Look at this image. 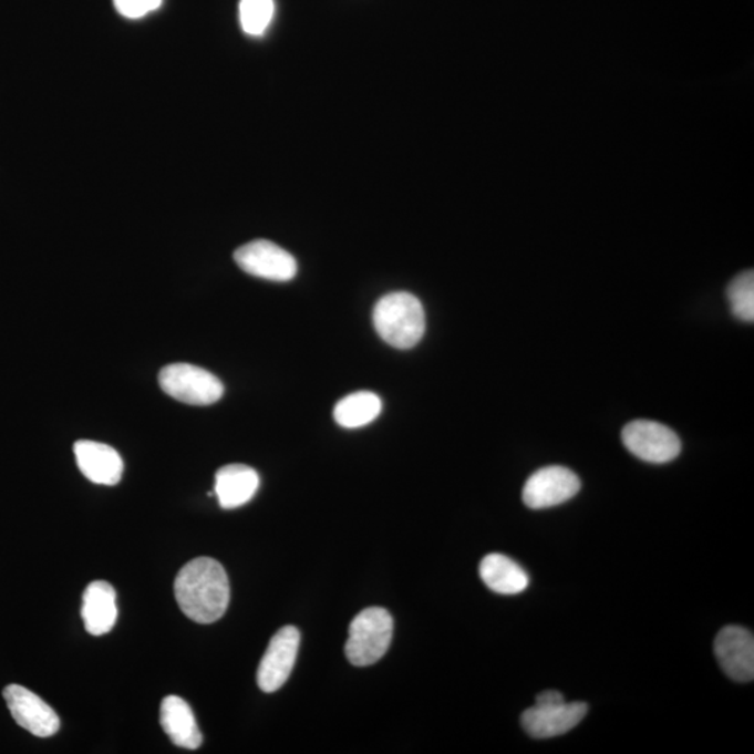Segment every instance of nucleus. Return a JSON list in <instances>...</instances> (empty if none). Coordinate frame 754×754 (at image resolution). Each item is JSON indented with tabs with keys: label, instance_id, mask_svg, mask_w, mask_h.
<instances>
[{
	"label": "nucleus",
	"instance_id": "obj_17",
	"mask_svg": "<svg viewBox=\"0 0 754 754\" xmlns=\"http://www.w3.org/2000/svg\"><path fill=\"white\" fill-rule=\"evenodd\" d=\"M382 400L372 392H357L342 399L334 406L337 424L357 430L371 424L382 413Z\"/></svg>",
	"mask_w": 754,
	"mask_h": 754
},
{
	"label": "nucleus",
	"instance_id": "obj_11",
	"mask_svg": "<svg viewBox=\"0 0 754 754\" xmlns=\"http://www.w3.org/2000/svg\"><path fill=\"white\" fill-rule=\"evenodd\" d=\"M586 703H561L558 705H534L524 711L521 725L529 736L538 740L568 734L576 729L587 715Z\"/></svg>",
	"mask_w": 754,
	"mask_h": 754
},
{
	"label": "nucleus",
	"instance_id": "obj_15",
	"mask_svg": "<svg viewBox=\"0 0 754 754\" xmlns=\"http://www.w3.org/2000/svg\"><path fill=\"white\" fill-rule=\"evenodd\" d=\"M159 722H162L165 734L169 736L174 745L189 748V751L200 747L202 732L197 726L194 711L184 699L178 696L165 698L162 703Z\"/></svg>",
	"mask_w": 754,
	"mask_h": 754
},
{
	"label": "nucleus",
	"instance_id": "obj_8",
	"mask_svg": "<svg viewBox=\"0 0 754 754\" xmlns=\"http://www.w3.org/2000/svg\"><path fill=\"white\" fill-rule=\"evenodd\" d=\"M299 644L301 634L296 626H285L272 636L258 670V684L265 693L277 692L291 676Z\"/></svg>",
	"mask_w": 754,
	"mask_h": 754
},
{
	"label": "nucleus",
	"instance_id": "obj_18",
	"mask_svg": "<svg viewBox=\"0 0 754 754\" xmlns=\"http://www.w3.org/2000/svg\"><path fill=\"white\" fill-rule=\"evenodd\" d=\"M726 297L732 313L742 322L752 323L754 320V275L753 270L742 272L731 281Z\"/></svg>",
	"mask_w": 754,
	"mask_h": 754
},
{
	"label": "nucleus",
	"instance_id": "obj_13",
	"mask_svg": "<svg viewBox=\"0 0 754 754\" xmlns=\"http://www.w3.org/2000/svg\"><path fill=\"white\" fill-rule=\"evenodd\" d=\"M259 485V474L254 468L229 464L217 471L214 494L223 509L233 510L254 499Z\"/></svg>",
	"mask_w": 754,
	"mask_h": 754
},
{
	"label": "nucleus",
	"instance_id": "obj_19",
	"mask_svg": "<svg viewBox=\"0 0 754 754\" xmlns=\"http://www.w3.org/2000/svg\"><path fill=\"white\" fill-rule=\"evenodd\" d=\"M275 16L272 0H240L239 19L246 34L261 35Z\"/></svg>",
	"mask_w": 754,
	"mask_h": 754
},
{
	"label": "nucleus",
	"instance_id": "obj_16",
	"mask_svg": "<svg viewBox=\"0 0 754 754\" xmlns=\"http://www.w3.org/2000/svg\"><path fill=\"white\" fill-rule=\"evenodd\" d=\"M479 576L489 590L515 596L527 590L529 579L527 571L505 555L490 554L479 565Z\"/></svg>",
	"mask_w": 754,
	"mask_h": 754
},
{
	"label": "nucleus",
	"instance_id": "obj_7",
	"mask_svg": "<svg viewBox=\"0 0 754 754\" xmlns=\"http://www.w3.org/2000/svg\"><path fill=\"white\" fill-rule=\"evenodd\" d=\"M580 488V478L574 471L560 465H550L538 469L527 479L523 489V502L529 509H549L570 500L579 494Z\"/></svg>",
	"mask_w": 754,
	"mask_h": 754
},
{
	"label": "nucleus",
	"instance_id": "obj_12",
	"mask_svg": "<svg viewBox=\"0 0 754 754\" xmlns=\"http://www.w3.org/2000/svg\"><path fill=\"white\" fill-rule=\"evenodd\" d=\"M74 454L85 478L97 485L114 486L121 483L123 462L114 447L93 441L74 443Z\"/></svg>",
	"mask_w": 754,
	"mask_h": 754
},
{
	"label": "nucleus",
	"instance_id": "obj_10",
	"mask_svg": "<svg viewBox=\"0 0 754 754\" xmlns=\"http://www.w3.org/2000/svg\"><path fill=\"white\" fill-rule=\"evenodd\" d=\"M714 652L722 670L736 682H751L754 678V639L741 626H726L716 636Z\"/></svg>",
	"mask_w": 754,
	"mask_h": 754
},
{
	"label": "nucleus",
	"instance_id": "obj_5",
	"mask_svg": "<svg viewBox=\"0 0 754 754\" xmlns=\"http://www.w3.org/2000/svg\"><path fill=\"white\" fill-rule=\"evenodd\" d=\"M623 445L633 456L652 464L672 462L682 451L681 438L660 422L639 420L622 431Z\"/></svg>",
	"mask_w": 754,
	"mask_h": 754
},
{
	"label": "nucleus",
	"instance_id": "obj_20",
	"mask_svg": "<svg viewBox=\"0 0 754 754\" xmlns=\"http://www.w3.org/2000/svg\"><path fill=\"white\" fill-rule=\"evenodd\" d=\"M114 2L117 12L125 18L138 19L162 7L163 0H114Z\"/></svg>",
	"mask_w": 754,
	"mask_h": 754
},
{
	"label": "nucleus",
	"instance_id": "obj_3",
	"mask_svg": "<svg viewBox=\"0 0 754 754\" xmlns=\"http://www.w3.org/2000/svg\"><path fill=\"white\" fill-rule=\"evenodd\" d=\"M394 622L384 608H368L350 624L345 655L352 665L369 667L386 654L392 643Z\"/></svg>",
	"mask_w": 754,
	"mask_h": 754
},
{
	"label": "nucleus",
	"instance_id": "obj_4",
	"mask_svg": "<svg viewBox=\"0 0 754 754\" xmlns=\"http://www.w3.org/2000/svg\"><path fill=\"white\" fill-rule=\"evenodd\" d=\"M159 386L180 403L211 405L221 400L224 384L216 374L189 363H173L159 372Z\"/></svg>",
	"mask_w": 754,
	"mask_h": 754
},
{
	"label": "nucleus",
	"instance_id": "obj_21",
	"mask_svg": "<svg viewBox=\"0 0 754 754\" xmlns=\"http://www.w3.org/2000/svg\"><path fill=\"white\" fill-rule=\"evenodd\" d=\"M561 703H565L564 694L556 692V690H548V692L539 694V696L536 699V705H544V707H548V705H558Z\"/></svg>",
	"mask_w": 754,
	"mask_h": 754
},
{
	"label": "nucleus",
	"instance_id": "obj_9",
	"mask_svg": "<svg viewBox=\"0 0 754 754\" xmlns=\"http://www.w3.org/2000/svg\"><path fill=\"white\" fill-rule=\"evenodd\" d=\"M10 714L21 729L39 737L55 735L61 729V721L55 710L31 690L20 684H9L3 690Z\"/></svg>",
	"mask_w": 754,
	"mask_h": 754
},
{
	"label": "nucleus",
	"instance_id": "obj_2",
	"mask_svg": "<svg viewBox=\"0 0 754 754\" xmlns=\"http://www.w3.org/2000/svg\"><path fill=\"white\" fill-rule=\"evenodd\" d=\"M373 324L389 345L399 350L413 349L425 334V310L410 292H392L383 297L373 310Z\"/></svg>",
	"mask_w": 754,
	"mask_h": 754
},
{
	"label": "nucleus",
	"instance_id": "obj_1",
	"mask_svg": "<svg viewBox=\"0 0 754 754\" xmlns=\"http://www.w3.org/2000/svg\"><path fill=\"white\" fill-rule=\"evenodd\" d=\"M174 588L180 611L202 624L221 619L231 600L227 571L219 561L206 556L186 564L176 576Z\"/></svg>",
	"mask_w": 754,
	"mask_h": 754
},
{
	"label": "nucleus",
	"instance_id": "obj_6",
	"mask_svg": "<svg viewBox=\"0 0 754 754\" xmlns=\"http://www.w3.org/2000/svg\"><path fill=\"white\" fill-rule=\"evenodd\" d=\"M245 272L264 280L286 282L297 276L296 258L270 240L258 239L240 246L234 255Z\"/></svg>",
	"mask_w": 754,
	"mask_h": 754
},
{
	"label": "nucleus",
	"instance_id": "obj_14",
	"mask_svg": "<svg viewBox=\"0 0 754 754\" xmlns=\"http://www.w3.org/2000/svg\"><path fill=\"white\" fill-rule=\"evenodd\" d=\"M82 618L91 636L110 633L116 623V591L109 581L90 582L83 593Z\"/></svg>",
	"mask_w": 754,
	"mask_h": 754
}]
</instances>
